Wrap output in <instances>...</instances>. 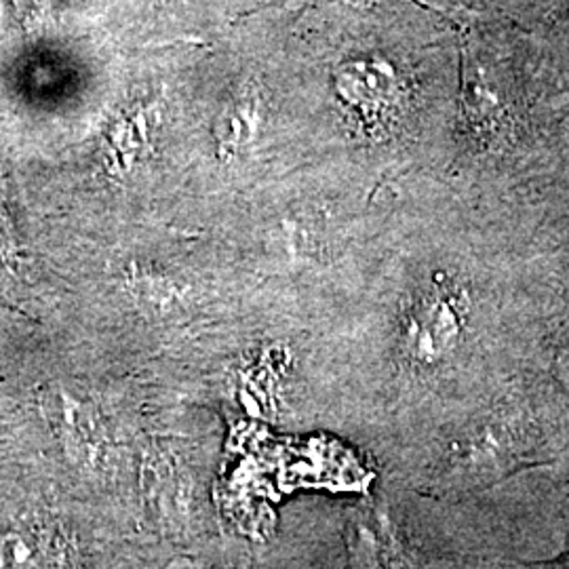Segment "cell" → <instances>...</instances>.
I'll use <instances>...</instances> for the list:
<instances>
[{
  "label": "cell",
  "instance_id": "3",
  "mask_svg": "<svg viewBox=\"0 0 569 569\" xmlns=\"http://www.w3.org/2000/svg\"><path fill=\"white\" fill-rule=\"evenodd\" d=\"M0 569H74V549L49 523H23L0 540Z\"/></svg>",
  "mask_w": 569,
  "mask_h": 569
},
{
  "label": "cell",
  "instance_id": "1",
  "mask_svg": "<svg viewBox=\"0 0 569 569\" xmlns=\"http://www.w3.org/2000/svg\"><path fill=\"white\" fill-rule=\"evenodd\" d=\"M465 329V305L453 284H437L416 305L407 321L409 355L435 366L451 355Z\"/></svg>",
  "mask_w": 569,
  "mask_h": 569
},
{
  "label": "cell",
  "instance_id": "4",
  "mask_svg": "<svg viewBox=\"0 0 569 569\" xmlns=\"http://www.w3.org/2000/svg\"><path fill=\"white\" fill-rule=\"evenodd\" d=\"M338 91L346 102L369 117L387 112L397 100L399 81L392 66L385 60H359L346 63L338 72Z\"/></svg>",
  "mask_w": 569,
  "mask_h": 569
},
{
  "label": "cell",
  "instance_id": "2",
  "mask_svg": "<svg viewBox=\"0 0 569 569\" xmlns=\"http://www.w3.org/2000/svg\"><path fill=\"white\" fill-rule=\"evenodd\" d=\"M44 413L60 439L61 449L77 467L87 470L100 467L106 456V435L96 409L60 388L44 397Z\"/></svg>",
  "mask_w": 569,
  "mask_h": 569
},
{
  "label": "cell",
  "instance_id": "5",
  "mask_svg": "<svg viewBox=\"0 0 569 569\" xmlns=\"http://www.w3.org/2000/svg\"><path fill=\"white\" fill-rule=\"evenodd\" d=\"M216 140H218V148H220V157L222 159H234L244 143L253 142L247 124H244L239 110L232 106L224 110L218 121H216Z\"/></svg>",
  "mask_w": 569,
  "mask_h": 569
},
{
  "label": "cell",
  "instance_id": "6",
  "mask_svg": "<svg viewBox=\"0 0 569 569\" xmlns=\"http://www.w3.org/2000/svg\"><path fill=\"white\" fill-rule=\"evenodd\" d=\"M557 371H559V378L561 382L569 388V345L563 348V352L559 355V361H557Z\"/></svg>",
  "mask_w": 569,
  "mask_h": 569
}]
</instances>
